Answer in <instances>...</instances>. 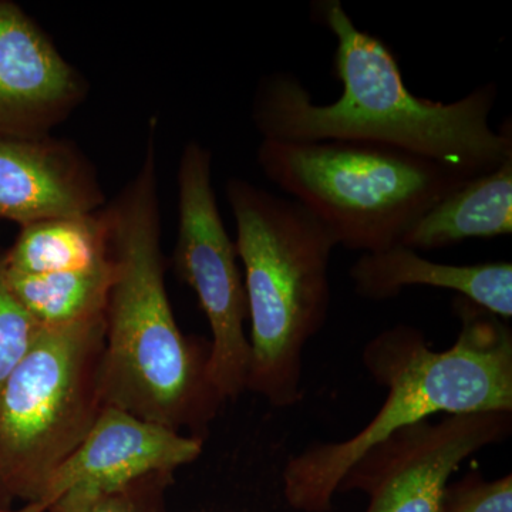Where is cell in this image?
Returning <instances> with one entry per match:
<instances>
[{"label": "cell", "instance_id": "obj_2", "mask_svg": "<svg viewBox=\"0 0 512 512\" xmlns=\"http://www.w3.org/2000/svg\"><path fill=\"white\" fill-rule=\"evenodd\" d=\"M154 131L140 171L104 210L113 278L99 396L101 407L178 431L207 423L222 400L207 376L210 349L185 339L165 289Z\"/></svg>", "mask_w": 512, "mask_h": 512}, {"label": "cell", "instance_id": "obj_10", "mask_svg": "<svg viewBox=\"0 0 512 512\" xmlns=\"http://www.w3.org/2000/svg\"><path fill=\"white\" fill-rule=\"evenodd\" d=\"M83 83L16 3L0 0V134L46 137L82 100Z\"/></svg>", "mask_w": 512, "mask_h": 512}, {"label": "cell", "instance_id": "obj_19", "mask_svg": "<svg viewBox=\"0 0 512 512\" xmlns=\"http://www.w3.org/2000/svg\"><path fill=\"white\" fill-rule=\"evenodd\" d=\"M12 500L8 487H6L5 478H3L2 467H0V510H6Z\"/></svg>", "mask_w": 512, "mask_h": 512}, {"label": "cell", "instance_id": "obj_9", "mask_svg": "<svg viewBox=\"0 0 512 512\" xmlns=\"http://www.w3.org/2000/svg\"><path fill=\"white\" fill-rule=\"evenodd\" d=\"M202 453V439L140 419L117 407L100 410L89 433L46 478L42 490L16 512H47L73 491H120L140 478L170 473Z\"/></svg>", "mask_w": 512, "mask_h": 512}, {"label": "cell", "instance_id": "obj_13", "mask_svg": "<svg viewBox=\"0 0 512 512\" xmlns=\"http://www.w3.org/2000/svg\"><path fill=\"white\" fill-rule=\"evenodd\" d=\"M512 234V157L451 191L404 235L414 251L453 247L467 239Z\"/></svg>", "mask_w": 512, "mask_h": 512}, {"label": "cell", "instance_id": "obj_20", "mask_svg": "<svg viewBox=\"0 0 512 512\" xmlns=\"http://www.w3.org/2000/svg\"><path fill=\"white\" fill-rule=\"evenodd\" d=\"M0 512H10V511H8V510H0Z\"/></svg>", "mask_w": 512, "mask_h": 512}, {"label": "cell", "instance_id": "obj_12", "mask_svg": "<svg viewBox=\"0 0 512 512\" xmlns=\"http://www.w3.org/2000/svg\"><path fill=\"white\" fill-rule=\"evenodd\" d=\"M349 275L357 295L372 301L396 298L410 286H430L457 292L498 318L512 316L511 262L441 264L399 244L360 255Z\"/></svg>", "mask_w": 512, "mask_h": 512}, {"label": "cell", "instance_id": "obj_3", "mask_svg": "<svg viewBox=\"0 0 512 512\" xmlns=\"http://www.w3.org/2000/svg\"><path fill=\"white\" fill-rule=\"evenodd\" d=\"M456 342L434 350L416 326L396 325L369 340L367 373L387 390L373 419L355 436L316 443L288 461L284 494L293 510L329 512L357 458L394 431L436 414L512 412V330L476 303L457 296Z\"/></svg>", "mask_w": 512, "mask_h": 512}, {"label": "cell", "instance_id": "obj_16", "mask_svg": "<svg viewBox=\"0 0 512 512\" xmlns=\"http://www.w3.org/2000/svg\"><path fill=\"white\" fill-rule=\"evenodd\" d=\"M42 328L10 292L0 271V392Z\"/></svg>", "mask_w": 512, "mask_h": 512}, {"label": "cell", "instance_id": "obj_8", "mask_svg": "<svg viewBox=\"0 0 512 512\" xmlns=\"http://www.w3.org/2000/svg\"><path fill=\"white\" fill-rule=\"evenodd\" d=\"M512 433V412L448 414L394 431L349 468L338 493L360 491L365 512H439L468 457Z\"/></svg>", "mask_w": 512, "mask_h": 512}, {"label": "cell", "instance_id": "obj_15", "mask_svg": "<svg viewBox=\"0 0 512 512\" xmlns=\"http://www.w3.org/2000/svg\"><path fill=\"white\" fill-rule=\"evenodd\" d=\"M10 292L43 328L69 325L106 311L113 278L107 264L84 271L19 274L0 265Z\"/></svg>", "mask_w": 512, "mask_h": 512}, {"label": "cell", "instance_id": "obj_1", "mask_svg": "<svg viewBox=\"0 0 512 512\" xmlns=\"http://www.w3.org/2000/svg\"><path fill=\"white\" fill-rule=\"evenodd\" d=\"M312 18L335 36L333 72L342 94L333 103L318 104L293 73L262 77L252 121L264 140L380 144L473 177L512 157L511 120L498 130L490 124L497 84H481L451 103L416 96L389 46L357 28L340 0L313 2Z\"/></svg>", "mask_w": 512, "mask_h": 512}, {"label": "cell", "instance_id": "obj_6", "mask_svg": "<svg viewBox=\"0 0 512 512\" xmlns=\"http://www.w3.org/2000/svg\"><path fill=\"white\" fill-rule=\"evenodd\" d=\"M104 312L40 329L0 392V467L12 498L35 501L103 409Z\"/></svg>", "mask_w": 512, "mask_h": 512}, {"label": "cell", "instance_id": "obj_4", "mask_svg": "<svg viewBox=\"0 0 512 512\" xmlns=\"http://www.w3.org/2000/svg\"><path fill=\"white\" fill-rule=\"evenodd\" d=\"M227 200L251 320L247 389L274 407H292L303 397L306 345L328 320L338 239L301 202L248 181L229 180Z\"/></svg>", "mask_w": 512, "mask_h": 512}, {"label": "cell", "instance_id": "obj_5", "mask_svg": "<svg viewBox=\"0 0 512 512\" xmlns=\"http://www.w3.org/2000/svg\"><path fill=\"white\" fill-rule=\"evenodd\" d=\"M262 173L325 222L350 251L402 244L413 225L473 175L430 158L363 141L262 140Z\"/></svg>", "mask_w": 512, "mask_h": 512}, {"label": "cell", "instance_id": "obj_18", "mask_svg": "<svg viewBox=\"0 0 512 512\" xmlns=\"http://www.w3.org/2000/svg\"><path fill=\"white\" fill-rule=\"evenodd\" d=\"M128 490L73 491L64 495L49 512H143Z\"/></svg>", "mask_w": 512, "mask_h": 512}, {"label": "cell", "instance_id": "obj_11", "mask_svg": "<svg viewBox=\"0 0 512 512\" xmlns=\"http://www.w3.org/2000/svg\"><path fill=\"white\" fill-rule=\"evenodd\" d=\"M103 202L92 167L69 144L0 134V221L25 227L93 214Z\"/></svg>", "mask_w": 512, "mask_h": 512}, {"label": "cell", "instance_id": "obj_17", "mask_svg": "<svg viewBox=\"0 0 512 512\" xmlns=\"http://www.w3.org/2000/svg\"><path fill=\"white\" fill-rule=\"evenodd\" d=\"M439 512H512V476L484 480L477 473L448 484Z\"/></svg>", "mask_w": 512, "mask_h": 512}, {"label": "cell", "instance_id": "obj_14", "mask_svg": "<svg viewBox=\"0 0 512 512\" xmlns=\"http://www.w3.org/2000/svg\"><path fill=\"white\" fill-rule=\"evenodd\" d=\"M110 261L104 211L25 225L0 265L19 274L84 271Z\"/></svg>", "mask_w": 512, "mask_h": 512}, {"label": "cell", "instance_id": "obj_7", "mask_svg": "<svg viewBox=\"0 0 512 512\" xmlns=\"http://www.w3.org/2000/svg\"><path fill=\"white\" fill-rule=\"evenodd\" d=\"M178 239L175 266L197 295L210 323L207 376L222 402L247 389L249 340L244 278L212 185V154L200 143L185 146L178 167Z\"/></svg>", "mask_w": 512, "mask_h": 512}]
</instances>
